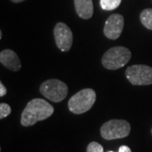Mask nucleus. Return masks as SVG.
I'll use <instances>...</instances> for the list:
<instances>
[{
  "label": "nucleus",
  "instance_id": "obj_1",
  "mask_svg": "<svg viewBox=\"0 0 152 152\" xmlns=\"http://www.w3.org/2000/svg\"><path fill=\"white\" fill-rule=\"evenodd\" d=\"M54 112L53 107L44 99L35 98L30 101L21 113V124L25 127L32 126L39 121L48 118Z\"/></svg>",
  "mask_w": 152,
  "mask_h": 152
},
{
  "label": "nucleus",
  "instance_id": "obj_2",
  "mask_svg": "<svg viewBox=\"0 0 152 152\" xmlns=\"http://www.w3.org/2000/svg\"><path fill=\"white\" fill-rule=\"evenodd\" d=\"M96 91L93 89L86 88L75 94L69 99L68 107L72 113H85L92 107L96 102Z\"/></svg>",
  "mask_w": 152,
  "mask_h": 152
},
{
  "label": "nucleus",
  "instance_id": "obj_3",
  "mask_svg": "<svg viewBox=\"0 0 152 152\" xmlns=\"http://www.w3.org/2000/svg\"><path fill=\"white\" fill-rule=\"evenodd\" d=\"M131 58V52L125 47H113L107 50L102 58V65L109 70L123 68Z\"/></svg>",
  "mask_w": 152,
  "mask_h": 152
},
{
  "label": "nucleus",
  "instance_id": "obj_4",
  "mask_svg": "<svg viewBox=\"0 0 152 152\" xmlns=\"http://www.w3.org/2000/svg\"><path fill=\"white\" fill-rule=\"evenodd\" d=\"M40 92L44 97L53 102H60L68 96L69 88L64 82L58 79H51L44 81L40 86Z\"/></svg>",
  "mask_w": 152,
  "mask_h": 152
},
{
  "label": "nucleus",
  "instance_id": "obj_5",
  "mask_svg": "<svg viewBox=\"0 0 152 152\" xmlns=\"http://www.w3.org/2000/svg\"><path fill=\"white\" fill-rule=\"evenodd\" d=\"M130 124L126 120L112 119L101 127V135L107 140L123 139L129 134Z\"/></svg>",
  "mask_w": 152,
  "mask_h": 152
},
{
  "label": "nucleus",
  "instance_id": "obj_6",
  "mask_svg": "<svg viewBox=\"0 0 152 152\" xmlns=\"http://www.w3.org/2000/svg\"><path fill=\"white\" fill-rule=\"evenodd\" d=\"M128 80L134 86L152 85V67L144 64L129 66L125 71Z\"/></svg>",
  "mask_w": 152,
  "mask_h": 152
},
{
  "label": "nucleus",
  "instance_id": "obj_7",
  "mask_svg": "<svg viewBox=\"0 0 152 152\" xmlns=\"http://www.w3.org/2000/svg\"><path fill=\"white\" fill-rule=\"evenodd\" d=\"M53 35L56 45L62 52L69 51L73 44V33L70 28L63 22H58L55 26Z\"/></svg>",
  "mask_w": 152,
  "mask_h": 152
},
{
  "label": "nucleus",
  "instance_id": "obj_8",
  "mask_svg": "<svg viewBox=\"0 0 152 152\" xmlns=\"http://www.w3.org/2000/svg\"><path fill=\"white\" fill-rule=\"evenodd\" d=\"M124 26V19L122 15L113 14L108 17L105 23L103 32L106 37L117 40L121 36Z\"/></svg>",
  "mask_w": 152,
  "mask_h": 152
},
{
  "label": "nucleus",
  "instance_id": "obj_9",
  "mask_svg": "<svg viewBox=\"0 0 152 152\" xmlns=\"http://www.w3.org/2000/svg\"><path fill=\"white\" fill-rule=\"evenodd\" d=\"M0 62L8 69L14 72H17L21 69V62L18 55L10 49L1 51Z\"/></svg>",
  "mask_w": 152,
  "mask_h": 152
},
{
  "label": "nucleus",
  "instance_id": "obj_10",
  "mask_svg": "<svg viewBox=\"0 0 152 152\" xmlns=\"http://www.w3.org/2000/svg\"><path fill=\"white\" fill-rule=\"evenodd\" d=\"M75 8L77 15L84 20L91 19L93 15L92 0H75Z\"/></svg>",
  "mask_w": 152,
  "mask_h": 152
},
{
  "label": "nucleus",
  "instance_id": "obj_11",
  "mask_svg": "<svg viewBox=\"0 0 152 152\" xmlns=\"http://www.w3.org/2000/svg\"><path fill=\"white\" fill-rule=\"evenodd\" d=\"M140 19L145 27L152 31V9L144 10L140 14Z\"/></svg>",
  "mask_w": 152,
  "mask_h": 152
},
{
  "label": "nucleus",
  "instance_id": "obj_12",
  "mask_svg": "<svg viewBox=\"0 0 152 152\" xmlns=\"http://www.w3.org/2000/svg\"><path fill=\"white\" fill-rule=\"evenodd\" d=\"M122 0H100L101 8L104 10H113L118 8Z\"/></svg>",
  "mask_w": 152,
  "mask_h": 152
},
{
  "label": "nucleus",
  "instance_id": "obj_13",
  "mask_svg": "<svg viewBox=\"0 0 152 152\" xmlns=\"http://www.w3.org/2000/svg\"><path fill=\"white\" fill-rule=\"evenodd\" d=\"M11 113V107L7 103L0 104V119L8 117Z\"/></svg>",
  "mask_w": 152,
  "mask_h": 152
},
{
  "label": "nucleus",
  "instance_id": "obj_14",
  "mask_svg": "<svg viewBox=\"0 0 152 152\" xmlns=\"http://www.w3.org/2000/svg\"><path fill=\"white\" fill-rule=\"evenodd\" d=\"M86 152H103V147L97 142H91L88 145Z\"/></svg>",
  "mask_w": 152,
  "mask_h": 152
},
{
  "label": "nucleus",
  "instance_id": "obj_15",
  "mask_svg": "<svg viewBox=\"0 0 152 152\" xmlns=\"http://www.w3.org/2000/svg\"><path fill=\"white\" fill-rule=\"evenodd\" d=\"M6 93H7V89H6V87L4 86V84H3L2 82H0V96H1V97L4 96L6 95Z\"/></svg>",
  "mask_w": 152,
  "mask_h": 152
},
{
  "label": "nucleus",
  "instance_id": "obj_16",
  "mask_svg": "<svg viewBox=\"0 0 152 152\" xmlns=\"http://www.w3.org/2000/svg\"><path fill=\"white\" fill-rule=\"evenodd\" d=\"M118 152H132L131 149L127 145H122L119 147L118 149Z\"/></svg>",
  "mask_w": 152,
  "mask_h": 152
},
{
  "label": "nucleus",
  "instance_id": "obj_17",
  "mask_svg": "<svg viewBox=\"0 0 152 152\" xmlns=\"http://www.w3.org/2000/svg\"><path fill=\"white\" fill-rule=\"evenodd\" d=\"M13 3H15V4H18V3H21L23 1H25V0H11Z\"/></svg>",
  "mask_w": 152,
  "mask_h": 152
},
{
  "label": "nucleus",
  "instance_id": "obj_18",
  "mask_svg": "<svg viewBox=\"0 0 152 152\" xmlns=\"http://www.w3.org/2000/svg\"><path fill=\"white\" fill-rule=\"evenodd\" d=\"M2 37H3V32H2V31H0V39L2 38Z\"/></svg>",
  "mask_w": 152,
  "mask_h": 152
},
{
  "label": "nucleus",
  "instance_id": "obj_19",
  "mask_svg": "<svg viewBox=\"0 0 152 152\" xmlns=\"http://www.w3.org/2000/svg\"><path fill=\"white\" fill-rule=\"evenodd\" d=\"M108 152H113V151H108Z\"/></svg>",
  "mask_w": 152,
  "mask_h": 152
},
{
  "label": "nucleus",
  "instance_id": "obj_20",
  "mask_svg": "<svg viewBox=\"0 0 152 152\" xmlns=\"http://www.w3.org/2000/svg\"><path fill=\"white\" fill-rule=\"evenodd\" d=\"M151 133H152V129H151Z\"/></svg>",
  "mask_w": 152,
  "mask_h": 152
}]
</instances>
